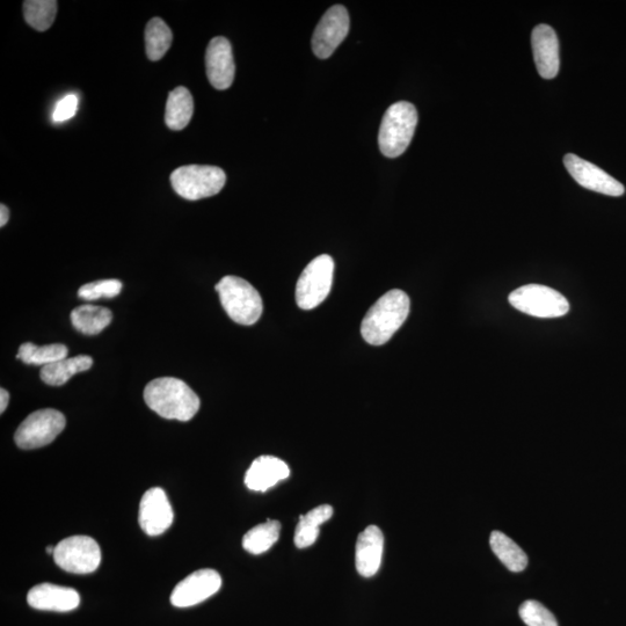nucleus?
I'll list each match as a JSON object with an SVG mask.
<instances>
[{"label":"nucleus","instance_id":"nucleus-17","mask_svg":"<svg viewBox=\"0 0 626 626\" xmlns=\"http://www.w3.org/2000/svg\"><path fill=\"white\" fill-rule=\"evenodd\" d=\"M27 602L34 609L67 613L79 607L80 596L72 588L41 584L29 591Z\"/></svg>","mask_w":626,"mask_h":626},{"label":"nucleus","instance_id":"nucleus-27","mask_svg":"<svg viewBox=\"0 0 626 626\" xmlns=\"http://www.w3.org/2000/svg\"><path fill=\"white\" fill-rule=\"evenodd\" d=\"M57 13L55 0H26L24 17L36 31L45 32L53 26Z\"/></svg>","mask_w":626,"mask_h":626},{"label":"nucleus","instance_id":"nucleus-15","mask_svg":"<svg viewBox=\"0 0 626 626\" xmlns=\"http://www.w3.org/2000/svg\"><path fill=\"white\" fill-rule=\"evenodd\" d=\"M531 46L538 72L544 79L557 77L560 67L559 42L555 29L538 25L531 34Z\"/></svg>","mask_w":626,"mask_h":626},{"label":"nucleus","instance_id":"nucleus-9","mask_svg":"<svg viewBox=\"0 0 626 626\" xmlns=\"http://www.w3.org/2000/svg\"><path fill=\"white\" fill-rule=\"evenodd\" d=\"M54 560L65 572L89 574L101 563L99 544L89 536H71L55 547Z\"/></svg>","mask_w":626,"mask_h":626},{"label":"nucleus","instance_id":"nucleus-2","mask_svg":"<svg viewBox=\"0 0 626 626\" xmlns=\"http://www.w3.org/2000/svg\"><path fill=\"white\" fill-rule=\"evenodd\" d=\"M410 313V297L403 290H391L369 309L361 325L368 344L382 346L395 336Z\"/></svg>","mask_w":626,"mask_h":626},{"label":"nucleus","instance_id":"nucleus-4","mask_svg":"<svg viewBox=\"0 0 626 626\" xmlns=\"http://www.w3.org/2000/svg\"><path fill=\"white\" fill-rule=\"evenodd\" d=\"M418 125L417 108L407 101L393 104L385 112L378 144L385 157L402 156L412 141Z\"/></svg>","mask_w":626,"mask_h":626},{"label":"nucleus","instance_id":"nucleus-19","mask_svg":"<svg viewBox=\"0 0 626 626\" xmlns=\"http://www.w3.org/2000/svg\"><path fill=\"white\" fill-rule=\"evenodd\" d=\"M93 365V360L90 356L79 355L74 358H67L54 363L41 369V380L52 387H61L67 383L72 376L83 373V371L90 370Z\"/></svg>","mask_w":626,"mask_h":626},{"label":"nucleus","instance_id":"nucleus-26","mask_svg":"<svg viewBox=\"0 0 626 626\" xmlns=\"http://www.w3.org/2000/svg\"><path fill=\"white\" fill-rule=\"evenodd\" d=\"M173 34L165 21L154 18L149 21L145 29V47L150 61H159L165 56L172 46Z\"/></svg>","mask_w":626,"mask_h":626},{"label":"nucleus","instance_id":"nucleus-22","mask_svg":"<svg viewBox=\"0 0 626 626\" xmlns=\"http://www.w3.org/2000/svg\"><path fill=\"white\" fill-rule=\"evenodd\" d=\"M333 508L322 505L313 508L308 514L301 515L295 530V544L298 549L311 547L315 544L320 533V526L331 520Z\"/></svg>","mask_w":626,"mask_h":626},{"label":"nucleus","instance_id":"nucleus-7","mask_svg":"<svg viewBox=\"0 0 626 626\" xmlns=\"http://www.w3.org/2000/svg\"><path fill=\"white\" fill-rule=\"evenodd\" d=\"M516 310L537 318H558L567 315L570 304L555 289L541 285H527L516 289L508 297Z\"/></svg>","mask_w":626,"mask_h":626},{"label":"nucleus","instance_id":"nucleus-14","mask_svg":"<svg viewBox=\"0 0 626 626\" xmlns=\"http://www.w3.org/2000/svg\"><path fill=\"white\" fill-rule=\"evenodd\" d=\"M207 76L216 90H228L234 83L236 65L231 43L218 36L209 42L206 54Z\"/></svg>","mask_w":626,"mask_h":626},{"label":"nucleus","instance_id":"nucleus-30","mask_svg":"<svg viewBox=\"0 0 626 626\" xmlns=\"http://www.w3.org/2000/svg\"><path fill=\"white\" fill-rule=\"evenodd\" d=\"M79 99L76 94H68L58 101L53 112V121L61 123L68 121L77 114Z\"/></svg>","mask_w":626,"mask_h":626},{"label":"nucleus","instance_id":"nucleus-18","mask_svg":"<svg viewBox=\"0 0 626 626\" xmlns=\"http://www.w3.org/2000/svg\"><path fill=\"white\" fill-rule=\"evenodd\" d=\"M289 476L290 470L286 462L274 456H260L247 470L245 485L251 491L266 492Z\"/></svg>","mask_w":626,"mask_h":626},{"label":"nucleus","instance_id":"nucleus-16","mask_svg":"<svg viewBox=\"0 0 626 626\" xmlns=\"http://www.w3.org/2000/svg\"><path fill=\"white\" fill-rule=\"evenodd\" d=\"M384 551V535L376 526H369L358 537L355 550L356 571L371 578L380 571Z\"/></svg>","mask_w":626,"mask_h":626},{"label":"nucleus","instance_id":"nucleus-6","mask_svg":"<svg viewBox=\"0 0 626 626\" xmlns=\"http://www.w3.org/2000/svg\"><path fill=\"white\" fill-rule=\"evenodd\" d=\"M334 261L327 254L313 259L298 279L296 302L303 310H312L330 295L333 282Z\"/></svg>","mask_w":626,"mask_h":626},{"label":"nucleus","instance_id":"nucleus-29","mask_svg":"<svg viewBox=\"0 0 626 626\" xmlns=\"http://www.w3.org/2000/svg\"><path fill=\"white\" fill-rule=\"evenodd\" d=\"M522 621L528 626H558L551 611L537 601H526L520 608Z\"/></svg>","mask_w":626,"mask_h":626},{"label":"nucleus","instance_id":"nucleus-31","mask_svg":"<svg viewBox=\"0 0 626 626\" xmlns=\"http://www.w3.org/2000/svg\"><path fill=\"white\" fill-rule=\"evenodd\" d=\"M10 402V393L7 390H0V413H4Z\"/></svg>","mask_w":626,"mask_h":626},{"label":"nucleus","instance_id":"nucleus-1","mask_svg":"<svg viewBox=\"0 0 626 626\" xmlns=\"http://www.w3.org/2000/svg\"><path fill=\"white\" fill-rule=\"evenodd\" d=\"M145 403L158 416L178 421H189L200 410V398L179 378L159 377L144 390Z\"/></svg>","mask_w":626,"mask_h":626},{"label":"nucleus","instance_id":"nucleus-8","mask_svg":"<svg viewBox=\"0 0 626 626\" xmlns=\"http://www.w3.org/2000/svg\"><path fill=\"white\" fill-rule=\"evenodd\" d=\"M67 420L60 411L45 409L36 411L21 422L14 441L21 449L31 450L47 446L60 435Z\"/></svg>","mask_w":626,"mask_h":626},{"label":"nucleus","instance_id":"nucleus-23","mask_svg":"<svg viewBox=\"0 0 626 626\" xmlns=\"http://www.w3.org/2000/svg\"><path fill=\"white\" fill-rule=\"evenodd\" d=\"M491 548L496 556L501 560L509 571L514 573L526 570L528 566V556L512 538H509L501 531H493L490 537Z\"/></svg>","mask_w":626,"mask_h":626},{"label":"nucleus","instance_id":"nucleus-13","mask_svg":"<svg viewBox=\"0 0 626 626\" xmlns=\"http://www.w3.org/2000/svg\"><path fill=\"white\" fill-rule=\"evenodd\" d=\"M138 522L145 534L155 537L165 533L173 523V509L164 490L155 487L144 493Z\"/></svg>","mask_w":626,"mask_h":626},{"label":"nucleus","instance_id":"nucleus-10","mask_svg":"<svg viewBox=\"0 0 626 626\" xmlns=\"http://www.w3.org/2000/svg\"><path fill=\"white\" fill-rule=\"evenodd\" d=\"M349 32V14L345 6L334 5L319 21L312 36L313 53L326 60L336 52Z\"/></svg>","mask_w":626,"mask_h":626},{"label":"nucleus","instance_id":"nucleus-25","mask_svg":"<svg viewBox=\"0 0 626 626\" xmlns=\"http://www.w3.org/2000/svg\"><path fill=\"white\" fill-rule=\"evenodd\" d=\"M68 354V347L62 344L36 346L32 342H25L19 348L17 359L26 365L46 367L50 363L67 359Z\"/></svg>","mask_w":626,"mask_h":626},{"label":"nucleus","instance_id":"nucleus-5","mask_svg":"<svg viewBox=\"0 0 626 626\" xmlns=\"http://www.w3.org/2000/svg\"><path fill=\"white\" fill-rule=\"evenodd\" d=\"M227 176L220 167L187 165L171 174V185L181 198L198 201L220 193Z\"/></svg>","mask_w":626,"mask_h":626},{"label":"nucleus","instance_id":"nucleus-32","mask_svg":"<svg viewBox=\"0 0 626 626\" xmlns=\"http://www.w3.org/2000/svg\"><path fill=\"white\" fill-rule=\"evenodd\" d=\"M10 211L5 205L0 206V227H4V225L9 222Z\"/></svg>","mask_w":626,"mask_h":626},{"label":"nucleus","instance_id":"nucleus-20","mask_svg":"<svg viewBox=\"0 0 626 626\" xmlns=\"http://www.w3.org/2000/svg\"><path fill=\"white\" fill-rule=\"evenodd\" d=\"M194 113V101L186 87L179 86L167 99L165 122L172 130H183L191 122Z\"/></svg>","mask_w":626,"mask_h":626},{"label":"nucleus","instance_id":"nucleus-3","mask_svg":"<svg viewBox=\"0 0 626 626\" xmlns=\"http://www.w3.org/2000/svg\"><path fill=\"white\" fill-rule=\"evenodd\" d=\"M216 290L222 307L228 316L240 325L256 324L264 311V304L257 289L238 276H224Z\"/></svg>","mask_w":626,"mask_h":626},{"label":"nucleus","instance_id":"nucleus-11","mask_svg":"<svg viewBox=\"0 0 626 626\" xmlns=\"http://www.w3.org/2000/svg\"><path fill=\"white\" fill-rule=\"evenodd\" d=\"M222 578L220 573L206 569L199 570L180 581L171 594V603L177 608L196 606L220 591Z\"/></svg>","mask_w":626,"mask_h":626},{"label":"nucleus","instance_id":"nucleus-24","mask_svg":"<svg viewBox=\"0 0 626 626\" xmlns=\"http://www.w3.org/2000/svg\"><path fill=\"white\" fill-rule=\"evenodd\" d=\"M281 523L267 520L246 533L243 538V548L251 555H261L273 547L279 541Z\"/></svg>","mask_w":626,"mask_h":626},{"label":"nucleus","instance_id":"nucleus-28","mask_svg":"<svg viewBox=\"0 0 626 626\" xmlns=\"http://www.w3.org/2000/svg\"><path fill=\"white\" fill-rule=\"evenodd\" d=\"M122 287V282L114 279L86 283V285L78 290V296L85 301H96L100 300V298H114L120 295Z\"/></svg>","mask_w":626,"mask_h":626},{"label":"nucleus","instance_id":"nucleus-21","mask_svg":"<svg viewBox=\"0 0 626 626\" xmlns=\"http://www.w3.org/2000/svg\"><path fill=\"white\" fill-rule=\"evenodd\" d=\"M112 311L97 305H80L71 312V322L75 329L86 336H96L111 324Z\"/></svg>","mask_w":626,"mask_h":626},{"label":"nucleus","instance_id":"nucleus-12","mask_svg":"<svg viewBox=\"0 0 626 626\" xmlns=\"http://www.w3.org/2000/svg\"><path fill=\"white\" fill-rule=\"evenodd\" d=\"M564 165L572 178L589 191L609 196H622L625 193L620 181L585 159L569 154L564 157Z\"/></svg>","mask_w":626,"mask_h":626}]
</instances>
